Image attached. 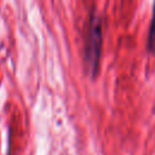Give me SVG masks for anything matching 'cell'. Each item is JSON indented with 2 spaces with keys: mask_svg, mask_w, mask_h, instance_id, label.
Masks as SVG:
<instances>
[{
  "mask_svg": "<svg viewBox=\"0 0 155 155\" xmlns=\"http://www.w3.org/2000/svg\"><path fill=\"white\" fill-rule=\"evenodd\" d=\"M147 48L149 53L155 56V2L153 5V11H151V19H150L148 39H147Z\"/></svg>",
  "mask_w": 155,
  "mask_h": 155,
  "instance_id": "7a4b0ae2",
  "label": "cell"
},
{
  "mask_svg": "<svg viewBox=\"0 0 155 155\" xmlns=\"http://www.w3.org/2000/svg\"><path fill=\"white\" fill-rule=\"evenodd\" d=\"M102 44H103L102 19L96 13V11H91L88 16L87 30L85 34V44H84V59L91 76H94L98 71L101 54H102Z\"/></svg>",
  "mask_w": 155,
  "mask_h": 155,
  "instance_id": "6da1fadb",
  "label": "cell"
}]
</instances>
